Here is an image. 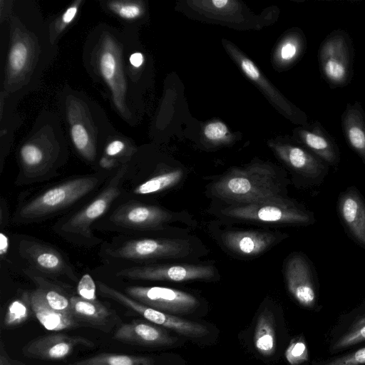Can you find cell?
Here are the masks:
<instances>
[{
    "instance_id": "1",
    "label": "cell",
    "mask_w": 365,
    "mask_h": 365,
    "mask_svg": "<svg viewBox=\"0 0 365 365\" xmlns=\"http://www.w3.org/2000/svg\"><path fill=\"white\" fill-rule=\"evenodd\" d=\"M29 1L10 6L8 50L1 96L11 106L14 101L35 89L43 71L56 53L48 24Z\"/></svg>"
},
{
    "instance_id": "2",
    "label": "cell",
    "mask_w": 365,
    "mask_h": 365,
    "mask_svg": "<svg viewBox=\"0 0 365 365\" xmlns=\"http://www.w3.org/2000/svg\"><path fill=\"white\" fill-rule=\"evenodd\" d=\"M130 43L128 34L103 25L89 35L84 59L91 76L107 88L118 113L132 122L136 78L129 63Z\"/></svg>"
},
{
    "instance_id": "3",
    "label": "cell",
    "mask_w": 365,
    "mask_h": 365,
    "mask_svg": "<svg viewBox=\"0 0 365 365\" xmlns=\"http://www.w3.org/2000/svg\"><path fill=\"white\" fill-rule=\"evenodd\" d=\"M19 150V172L16 182L30 185L57 174L68 159V150L59 119L53 113L41 115Z\"/></svg>"
},
{
    "instance_id": "4",
    "label": "cell",
    "mask_w": 365,
    "mask_h": 365,
    "mask_svg": "<svg viewBox=\"0 0 365 365\" xmlns=\"http://www.w3.org/2000/svg\"><path fill=\"white\" fill-rule=\"evenodd\" d=\"M62 110L71 143L77 153L86 160L93 162L98 155L100 141L108 143L114 138L115 132L111 129L107 119L97 105L82 96L80 93L67 91L63 95Z\"/></svg>"
},
{
    "instance_id": "5",
    "label": "cell",
    "mask_w": 365,
    "mask_h": 365,
    "mask_svg": "<svg viewBox=\"0 0 365 365\" xmlns=\"http://www.w3.org/2000/svg\"><path fill=\"white\" fill-rule=\"evenodd\" d=\"M288 182L267 164L232 169L212 186L216 197L237 205L283 196Z\"/></svg>"
},
{
    "instance_id": "6",
    "label": "cell",
    "mask_w": 365,
    "mask_h": 365,
    "mask_svg": "<svg viewBox=\"0 0 365 365\" xmlns=\"http://www.w3.org/2000/svg\"><path fill=\"white\" fill-rule=\"evenodd\" d=\"M127 170V165H122L106 186L89 203L55 225L56 232L78 245L93 246L100 243L101 240L93 233L91 226L108 211L119 197Z\"/></svg>"
},
{
    "instance_id": "7",
    "label": "cell",
    "mask_w": 365,
    "mask_h": 365,
    "mask_svg": "<svg viewBox=\"0 0 365 365\" xmlns=\"http://www.w3.org/2000/svg\"><path fill=\"white\" fill-rule=\"evenodd\" d=\"M101 177L74 178L53 186L24 204L15 215L19 222L43 220L77 202L99 185Z\"/></svg>"
},
{
    "instance_id": "8",
    "label": "cell",
    "mask_w": 365,
    "mask_h": 365,
    "mask_svg": "<svg viewBox=\"0 0 365 365\" xmlns=\"http://www.w3.org/2000/svg\"><path fill=\"white\" fill-rule=\"evenodd\" d=\"M222 214L236 220L271 225L309 226L316 222L312 211L284 196L227 207Z\"/></svg>"
},
{
    "instance_id": "9",
    "label": "cell",
    "mask_w": 365,
    "mask_h": 365,
    "mask_svg": "<svg viewBox=\"0 0 365 365\" xmlns=\"http://www.w3.org/2000/svg\"><path fill=\"white\" fill-rule=\"evenodd\" d=\"M354 56L352 38L344 29L333 30L322 41L317 53L319 68L330 88H344L351 83Z\"/></svg>"
},
{
    "instance_id": "10",
    "label": "cell",
    "mask_w": 365,
    "mask_h": 365,
    "mask_svg": "<svg viewBox=\"0 0 365 365\" xmlns=\"http://www.w3.org/2000/svg\"><path fill=\"white\" fill-rule=\"evenodd\" d=\"M268 143L302 186L318 187L324 181L329 165L292 138H278Z\"/></svg>"
},
{
    "instance_id": "11",
    "label": "cell",
    "mask_w": 365,
    "mask_h": 365,
    "mask_svg": "<svg viewBox=\"0 0 365 365\" xmlns=\"http://www.w3.org/2000/svg\"><path fill=\"white\" fill-rule=\"evenodd\" d=\"M222 43L226 52L245 76L261 91L282 115L299 126L305 125L309 123L306 113L285 98L256 64L237 46L227 39H222Z\"/></svg>"
},
{
    "instance_id": "12",
    "label": "cell",
    "mask_w": 365,
    "mask_h": 365,
    "mask_svg": "<svg viewBox=\"0 0 365 365\" xmlns=\"http://www.w3.org/2000/svg\"><path fill=\"white\" fill-rule=\"evenodd\" d=\"M284 274L287 289L299 305L310 311L321 310L317 275L313 264L304 253L294 252L288 256Z\"/></svg>"
},
{
    "instance_id": "13",
    "label": "cell",
    "mask_w": 365,
    "mask_h": 365,
    "mask_svg": "<svg viewBox=\"0 0 365 365\" xmlns=\"http://www.w3.org/2000/svg\"><path fill=\"white\" fill-rule=\"evenodd\" d=\"M191 252V244L185 240L138 238L108 248L107 255L114 259L145 262L180 259L190 255Z\"/></svg>"
},
{
    "instance_id": "14",
    "label": "cell",
    "mask_w": 365,
    "mask_h": 365,
    "mask_svg": "<svg viewBox=\"0 0 365 365\" xmlns=\"http://www.w3.org/2000/svg\"><path fill=\"white\" fill-rule=\"evenodd\" d=\"M98 289L102 296L111 299L134 311L146 320L165 329H171L180 335L199 338L205 336L209 333L207 328L203 324L148 307L103 282H98Z\"/></svg>"
},
{
    "instance_id": "15",
    "label": "cell",
    "mask_w": 365,
    "mask_h": 365,
    "mask_svg": "<svg viewBox=\"0 0 365 365\" xmlns=\"http://www.w3.org/2000/svg\"><path fill=\"white\" fill-rule=\"evenodd\" d=\"M216 274V268L209 264H150L121 269L116 276L133 280L184 282L211 280Z\"/></svg>"
},
{
    "instance_id": "16",
    "label": "cell",
    "mask_w": 365,
    "mask_h": 365,
    "mask_svg": "<svg viewBox=\"0 0 365 365\" xmlns=\"http://www.w3.org/2000/svg\"><path fill=\"white\" fill-rule=\"evenodd\" d=\"M125 292L135 301L166 313L187 314L200 305L194 295L170 287L130 286Z\"/></svg>"
},
{
    "instance_id": "17",
    "label": "cell",
    "mask_w": 365,
    "mask_h": 365,
    "mask_svg": "<svg viewBox=\"0 0 365 365\" xmlns=\"http://www.w3.org/2000/svg\"><path fill=\"white\" fill-rule=\"evenodd\" d=\"M327 342L330 355L365 344V297L358 305L338 317L328 333Z\"/></svg>"
},
{
    "instance_id": "18",
    "label": "cell",
    "mask_w": 365,
    "mask_h": 365,
    "mask_svg": "<svg viewBox=\"0 0 365 365\" xmlns=\"http://www.w3.org/2000/svg\"><path fill=\"white\" fill-rule=\"evenodd\" d=\"M174 219V214L156 205L128 202L115 209L109 221L118 228L130 230H161Z\"/></svg>"
},
{
    "instance_id": "19",
    "label": "cell",
    "mask_w": 365,
    "mask_h": 365,
    "mask_svg": "<svg viewBox=\"0 0 365 365\" xmlns=\"http://www.w3.org/2000/svg\"><path fill=\"white\" fill-rule=\"evenodd\" d=\"M19 252L38 272L53 277L66 276L72 281H77L72 267L53 247L36 240H24L19 244Z\"/></svg>"
},
{
    "instance_id": "20",
    "label": "cell",
    "mask_w": 365,
    "mask_h": 365,
    "mask_svg": "<svg viewBox=\"0 0 365 365\" xmlns=\"http://www.w3.org/2000/svg\"><path fill=\"white\" fill-rule=\"evenodd\" d=\"M336 211L349 237L365 249V197L356 186L347 187L339 193Z\"/></svg>"
},
{
    "instance_id": "21",
    "label": "cell",
    "mask_w": 365,
    "mask_h": 365,
    "mask_svg": "<svg viewBox=\"0 0 365 365\" xmlns=\"http://www.w3.org/2000/svg\"><path fill=\"white\" fill-rule=\"evenodd\" d=\"M292 138L312 152L329 167L336 168L341 160V153L335 139L318 121L308 123L293 130Z\"/></svg>"
},
{
    "instance_id": "22",
    "label": "cell",
    "mask_w": 365,
    "mask_h": 365,
    "mask_svg": "<svg viewBox=\"0 0 365 365\" xmlns=\"http://www.w3.org/2000/svg\"><path fill=\"white\" fill-rule=\"evenodd\" d=\"M91 347L90 340L78 336L63 334H52L41 336L25 345L24 354L29 358L43 361H58L69 356L77 346Z\"/></svg>"
},
{
    "instance_id": "23",
    "label": "cell",
    "mask_w": 365,
    "mask_h": 365,
    "mask_svg": "<svg viewBox=\"0 0 365 365\" xmlns=\"http://www.w3.org/2000/svg\"><path fill=\"white\" fill-rule=\"evenodd\" d=\"M187 9L193 16L205 21L225 24L247 25L250 19L248 11L237 1L212 0V1H187L185 2Z\"/></svg>"
},
{
    "instance_id": "24",
    "label": "cell",
    "mask_w": 365,
    "mask_h": 365,
    "mask_svg": "<svg viewBox=\"0 0 365 365\" xmlns=\"http://www.w3.org/2000/svg\"><path fill=\"white\" fill-rule=\"evenodd\" d=\"M114 339L123 343L145 346H170L176 341L165 328L141 319L119 326Z\"/></svg>"
},
{
    "instance_id": "25",
    "label": "cell",
    "mask_w": 365,
    "mask_h": 365,
    "mask_svg": "<svg viewBox=\"0 0 365 365\" xmlns=\"http://www.w3.org/2000/svg\"><path fill=\"white\" fill-rule=\"evenodd\" d=\"M287 237L262 230H230L222 236L225 246L241 256H256L263 253L277 241Z\"/></svg>"
},
{
    "instance_id": "26",
    "label": "cell",
    "mask_w": 365,
    "mask_h": 365,
    "mask_svg": "<svg viewBox=\"0 0 365 365\" xmlns=\"http://www.w3.org/2000/svg\"><path fill=\"white\" fill-rule=\"evenodd\" d=\"M71 313L82 324L109 332L120 319L115 312L98 300L90 301L78 296L70 297Z\"/></svg>"
},
{
    "instance_id": "27",
    "label": "cell",
    "mask_w": 365,
    "mask_h": 365,
    "mask_svg": "<svg viewBox=\"0 0 365 365\" xmlns=\"http://www.w3.org/2000/svg\"><path fill=\"white\" fill-rule=\"evenodd\" d=\"M341 127L347 145L365 165V112L359 101L346 104Z\"/></svg>"
},
{
    "instance_id": "28",
    "label": "cell",
    "mask_w": 365,
    "mask_h": 365,
    "mask_svg": "<svg viewBox=\"0 0 365 365\" xmlns=\"http://www.w3.org/2000/svg\"><path fill=\"white\" fill-rule=\"evenodd\" d=\"M30 298L33 314L46 329L59 331L83 325L73 315L59 312L50 307L38 288L30 292Z\"/></svg>"
},
{
    "instance_id": "29",
    "label": "cell",
    "mask_w": 365,
    "mask_h": 365,
    "mask_svg": "<svg viewBox=\"0 0 365 365\" xmlns=\"http://www.w3.org/2000/svg\"><path fill=\"white\" fill-rule=\"evenodd\" d=\"M307 46V38L302 29L292 28L287 31L275 52L278 67L285 69L294 65L305 53Z\"/></svg>"
},
{
    "instance_id": "30",
    "label": "cell",
    "mask_w": 365,
    "mask_h": 365,
    "mask_svg": "<svg viewBox=\"0 0 365 365\" xmlns=\"http://www.w3.org/2000/svg\"><path fill=\"white\" fill-rule=\"evenodd\" d=\"M254 344L257 351L264 356H269L275 352L277 340L274 317L267 309H264L257 317Z\"/></svg>"
},
{
    "instance_id": "31",
    "label": "cell",
    "mask_w": 365,
    "mask_h": 365,
    "mask_svg": "<svg viewBox=\"0 0 365 365\" xmlns=\"http://www.w3.org/2000/svg\"><path fill=\"white\" fill-rule=\"evenodd\" d=\"M25 272L37 285V288L41 292L50 307L59 312L72 315L70 298L63 293L62 289L49 283L34 273L33 270L26 269Z\"/></svg>"
},
{
    "instance_id": "32",
    "label": "cell",
    "mask_w": 365,
    "mask_h": 365,
    "mask_svg": "<svg viewBox=\"0 0 365 365\" xmlns=\"http://www.w3.org/2000/svg\"><path fill=\"white\" fill-rule=\"evenodd\" d=\"M33 313L29 292H24L8 305L2 320L3 329H13L23 324Z\"/></svg>"
},
{
    "instance_id": "33",
    "label": "cell",
    "mask_w": 365,
    "mask_h": 365,
    "mask_svg": "<svg viewBox=\"0 0 365 365\" xmlns=\"http://www.w3.org/2000/svg\"><path fill=\"white\" fill-rule=\"evenodd\" d=\"M180 169L165 172L147 179L133 190L136 195H146L159 192L178 184L182 178Z\"/></svg>"
},
{
    "instance_id": "34",
    "label": "cell",
    "mask_w": 365,
    "mask_h": 365,
    "mask_svg": "<svg viewBox=\"0 0 365 365\" xmlns=\"http://www.w3.org/2000/svg\"><path fill=\"white\" fill-rule=\"evenodd\" d=\"M71 365H155L153 359L147 356L122 354L103 353L76 361Z\"/></svg>"
},
{
    "instance_id": "35",
    "label": "cell",
    "mask_w": 365,
    "mask_h": 365,
    "mask_svg": "<svg viewBox=\"0 0 365 365\" xmlns=\"http://www.w3.org/2000/svg\"><path fill=\"white\" fill-rule=\"evenodd\" d=\"M108 10L128 23H134L143 18L145 6L142 1H110L106 2Z\"/></svg>"
},
{
    "instance_id": "36",
    "label": "cell",
    "mask_w": 365,
    "mask_h": 365,
    "mask_svg": "<svg viewBox=\"0 0 365 365\" xmlns=\"http://www.w3.org/2000/svg\"><path fill=\"white\" fill-rule=\"evenodd\" d=\"M312 365H365V344L350 350L331 355Z\"/></svg>"
},
{
    "instance_id": "37",
    "label": "cell",
    "mask_w": 365,
    "mask_h": 365,
    "mask_svg": "<svg viewBox=\"0 0 365 365\" xmlns=\"http://www.w3.org/2000/svg\"><path fill=\"white\" fill-rule=\"evenodd\" d=\"M284 356L289 365H302L309 361L308 345L302 334L291 339L284 351Z\"/></svg>"
},
{
    "instance_id": "38",
    "label": "cell",
    "mask_w": 365,
    "mask_h": 365,
    "mask_svg": "<svg viewBox=\"0 0 365 365\" xmlns=\"http://www.w3.org/2000/svg\"><path fill=\"white\" fill-rule=\"evenodd\" d=\"M81 2V1L73 2L65 10L61 16L57 19L55 23L48 24L51 38L54 43L56 44L58 37L62 34L64 29H66L76 18Z\"/></svg>"
},
{
    "instance_id": "39",
    "label": "cell",
    "mask_w": 365,
    "mask_h": 365,
    "mask_svg": "<svg viewBox=\"0 0 365 365\" xmlns=\"http://www.w3.org/2000/svg\"><path fill=\"white\" fill-rule=\"evenodd\" d=\"M205 137L210 142H223L227 138L229 130L222 121L216 120L207 124L204 128Z\"/></svg>"
},
{
    "instance_id": "40",
    "label": "cell",
    "mask_w": 365,
    "mask_h": 365,
    "mask_svg": "<svg viewBox=\"0 0 365 365\" xmlns=\"http://www.w3.org/2000/svg\"><path fill=\"white\" fill-rule=\"evenodd\" d=\"M77 293L78 297L90 301H96V285L92 277L83 274L78 282Z\"/></svg>"
},
{
    "instance_id": "41",
    "label": "cell",
    "mask_w": 365,
    "mask_h": 365,
    "mask_svg": "<svg viewBox=\"0 0 365 365\" xmlns=\"http://www.w3.org/2000/svg\"><path fill=\"white\" fill-rule=\"evenodd\" d=\"M104 155L115 158L125 155L127 151V144L122 138L114 137L104 147Z\"/></svg>"
},
{
    "instance_id": "42",
    "label": "cell",
    "mask_w": 365,
    "mask_h": 365,
    "mask_svg": "<svg viewBox=\"0 0 365 365\" xmlns=\"http://www.w3.org/2000/svg\"><path fill=\"white\" fill-rule=\"evenodd\" d=\"M145 61V57L142 52L133 51L129 55V63L132 68L137 72L140 68Z\"/></svg>"
},
{
    "instance_id": "43",
    "label": "cell",
    "mask_w": 365,
    "mask_h": 365,
    "mask_svg": "<svg viewBox=\"0 0 365 365\" xmlns=\"http://www.w3.org/2000/svg\"><path fill=\"white\" fill-rule=\"evenodd\" d=\"M0 365H25L18 361L11 360L7 355L4 344L0 345Z\"/></svg>"
},
{
    "instance_id": "44",
    "label": "cell",
    "mask_w": 365,
    "mask_h": 365,
    "mask_svg": "<svg viewBox=\"0 0 365 365\" xmlns=\"http://www.w3.org/2000/svg\"><path fill=\"white\" fill-rule=\"evenodd\" d=\"M118 161L115 158L103 155L99 160V165L102 168L110 169L115 168Z\"/></svg>"
},
{
    "instance_id": "45",
    "label": "cell",
    "mask_w": 365,
    "mask_h": 365,
    "mask_svg": "<svg viewBox=\"0 0 365 365\" xmlns=\"http://www.w3.org/2000/svg\"><path fill=\"white\" fill-rule=\"evenodd\" d=\"M9 239L3 232L0 234V255L1 257L6 255L9 250Z\"/></svg>"
}]
</instances>
